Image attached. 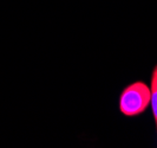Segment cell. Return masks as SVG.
I'll use <instances>...</instances> for the list:
<instances>
[{"label":"cell","mask_w":157,"mask_h":148,"mask_svg":"<svg viewBox=\"0 0 157 148\" xmlns=\"http://www.w3.org/2000/svg\"><path fill=\"white\" fill-rule=\"evenodd\" d=\"M151 90L148 84L142 81H136L126 86L118 98V108L122 115L135 117L144 113L150 104Z\"/></svg>","instance_id":"cell-1"},{"label":"cell","mask_w":157,"mask_h":148,"mask_svg":"<svg viewBox=\"0 0 157 148\" xmlns=\"http://www.w3.org/2000/svg\"><path fill=\"white\" fill-rule=\"evenodd\" d=\"M150 90H151L150 103H151V109H152V114H154V120L157 126V72L155 70L152 71V76H151Z\"/></svg>","instance_id":"cell-2"},{"label":"cell","mask_w":157,"mask_h":148,"mask_svg":"<svg viewBox=\"0 0 157 148\" xmlns=\"http://www.w3.org/2000/svg\"><path fill=\"white\" fill-rule=\"evenodd\" d=\"M154 70H155V71H156V72H157V65H156V68H155V69H154Z\"/></svg>","instance_id":"cell-3"}]
</instances>
